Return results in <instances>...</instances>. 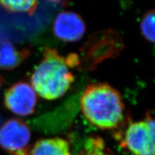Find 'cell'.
I'll return each instance as SVG.
<instances>
[{
    "label": "cell",
    "instance_id": "6da1fadb",
    "mask_svg": "<svg viewBox=\"0 0 155 155\" xmlns=\"http://www.w3.org/2000/svg\"><path fill=\"white\" fill-rule=\"evenodd\" d=\"M81 109L91 124L102 130L117 129L124 121L125 106L121 95L106 83L88 86L81 95Z\"/></svg>",
    "mask_w": 155,
    "mask_h": 155
},
{
    "label": "cell",
    "instance_id": "7a4b0ae2",
    "mask_svg": "<svg viewBox=\"0 0 155 155\" xmlns=\"http://www.w3.org/2000/svg\"><path fill=\"white\" fill-rule=\"evenodd\" d=\"M68 56L64 57L55 49L45 48L42 59L31 75L32 87L36 94L48 101L63 97L71 88L75 77Z\"/></svg>",
    "mask_w": 155,
    "mask_h": 155
},
{
    "label": "cell",
    "instance_id": "3957f363",
    "mask_svg": "<svg viewBox=\"0 0 155 155\" xmlns=\"http://www.w3.org/2000/svg\"><path fill=\"white\" fill-rule=\"evenodd\" d=\"M115 138L133 155H154L155 124L150 112L144 121L129 120L126 129L115 133Z\"/></svg>",
    "mask_w": 155,
    "mask_h": 155
},
{
    "label": "cell",
    "instance_id": "277c9868",
    "mask_svg": "<svg viewBox=\"0 0 155 155\" xmlns=\"http://www.w3.org/2000/svg\"><path fill=\"white\" fill-rule=\"evenodd\" d=\"M32 133L19 119H11L0 128V147L10 155H30Z\"/></svg>",
    "mask_w": 155,
    "mask_h": 155
},
{
    "label": "cell",
    "instance_id": "5b68a950",
    "mask_svg": "<svg viewBox=\"0 0 155 155\" xmlns=\"http://www.w3.org/2000/svg\"><path fill=\"white\" fill-rule=\"evenodd\" d=\"M123 48L122 40L115 31L106 30L97 32L91 36L85 45L84 56L87 58L88 68L104 61L114 57Z\"/></svg>",
    "mask_w": 155,
    "mask_h": 155
},
{
    "label": "cell",
    "instance_id": "8992f818",
    "mask_svg": "<svg viewBox=\"0 0 155 155\" xmlns=\"http://www.w3.org/2000/svg\"><path fill=\"white\" fill-rule=\"evenodd\" d=\"M38 103L36 92L28 83L19 81L7 89L4 97L5 107L20 116L34 114Z\"/></svg>",
    "mask_w": 155,
    "mask_h": 155
},
{
    "label": "cell",
    "instance_id": "52a82bcc",
    "mask_svg": "<svg viewBox=\"0 0 155 155\" xmlns=\"http://www.w3.org/2000/svg\"><path fill=\"white\" fill-rule=\"evenodd\" d=\"M86 30V23L82 17L74 12H61L53 22L54 35L64 42L79 41L84 36Z\"/></svg>",
    "mask_w": 155,
    "mask_h": 155
},
{
    "label": "cell",
    "instance_id": "ba28073f",
    "mask_svg": "<svg viewBox=\"0 0 155 155\" xmlns=\"http://www.w3.org/2000/svg\"><path fill=\"white\" fill-rule=\"evenodd\" d=\"M30 55L27 48H19L9 40L0 38V68L13 70L22 64Z\"/></svg>",
    "mask_w": 155,
    "mask_h": 155
},
{
    "label": "cell",
    "instance_id": "9c48e42d",
    "mask_svg": "<svg viewBox=\"0 0 155 155\" xmlns=\"http://www.w3.org/2000/svg\"><path fill=\"white\" fill-rule=\"evenodd\" d=\"M30 155H71V147L61 137L40 139L31 147Z\"/></svg>",
    "mask_w": 155,
    "mask_h": 155
},
{
    "label": "cell",
    "instance_id": "30bf717a",
    "mask_svg": "<svg viewBox=\"0 0 155 155\" xmlns=\"http://www.w3.org/2000/svg\"><path fill=\"white\" fill-rule=\"evenodd\" d=\"M76 155H116L106 146L99 136H92L87 139L83 149Z\"/></svg>",
    "mask_w": 155,
    "mask_h": 155
},
{
    "label": "cell",
    "instance_id": "8fae6325",
    "mask_svg": "<svg viewBox=\"0 0 155 155\" xmlns=\"http://www.w3.org/2000/svg\"><path fill=\"white\" fill-rule=\"evenodd\" d=\"M0 5L12 12L32 15L38 8V0H0Z\"/></svg>",
    "mask_w": 155,
    "mask_h": 155
},
{
    "label": "cell",
    "instance_id": "7c38bea8",
    "mask_svg": "<svg viewBox=\"0 0 155 155\" xmlns=\"http://www.w3.org/2000/svg\"><path fill=\"white\" fill-rule=\"evenodd\" d=\"M154 11L152 9L147 12L143 15L140 22V30L141 35L147 41L154 42Z\"/></svg>",
    "mask_w": 155,
    "mask_h": 155
},
{
    "label": "cell",
    "instance_id": "4fadbf2b",
    "mask_svg": "<svg viewBox=\"0 0 155 155\" xmlns=\"http://www.w3.org/2000/svg\"><path fill=\"white\" fill-rule=\"evenodd\" d=\"M46 1L51 2H55V3H58V2H61V0H46Z\"/></svg>",
    "mask_w": 155,
    "mask_h": 155
},
{
    "label": "cell",
    "instance_id": "5bb4252c",
    "mask_svg": "<svg viewBox=\"0 0 155 155\" xmlns=\"http://www.w3.org/2000/svg\"><path fill=\"white\" fill-rule=\"evenodd\" d=\"M4 83V80L2 79V78L0 76V88H1V86H2Z\"/></svg>",
    "mask_w": 155,
    "mask_h": 155
},
{
    "label": "cell",
    "instance_id": "9a60e30c",
    "mask_svg": "<svg viewBox=\"0 0 155 155\" xmlns=\"http://www.w3.org/2000/svg\"><path fill=\"white\" fill-rule=\"evenodd\" d=\"M1 122H2V119H1V116H0V126H1Z\"/></svg>",
    "mask_w": 155,
    "mask_h": 155
}]
</instances>
